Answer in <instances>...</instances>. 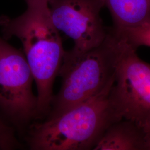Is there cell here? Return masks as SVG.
I'll list each match as a JSON object with an SVG mask.
<instances>
[{
  "label": "cell",
  "mask_w": 150,
  "mask_h": 150,
  "mask_svg": "<svg viewBox=\"0 0 150 150\" xmlns=\"http://www.w3.org/2000/svg\"><path fill=\"white\" fill-rule=\"evenodd\" d=\"M27 8L15 18L0 16L2 38L15 36L23 52L38 89V117L48 114L54 97L53 85L62 64L65 51L59 31L52 21L49 0H25Z\"/></svg>",
  "instance_id": "6da1fadb"
},
{
  "label": "cell",
  "mask_w": 150,
  "mask_h": 150,
  "mask_svg": "<svg viewBox=\"0 0 150 150\" xmlns=\"http://www.w3.org/2000/svg\"><path fill=\"white\" fill-rule=\"evenodd\" d=\"M112 86L59 115L32 125L26 139L30 149H93L107 128L122 119L111 95Z\"/></svg>",
  "instance_id": "7a4b0ae2"
},
{
  "label": "cell",
  "mask_w": 150,
  "mask_h": 150,
  "mask_svg": "<svg viewBox=\"0 0 150 150\" xmlns=\"http://www.w3.org/2000/svg\"><path fill=\"white\" fill-rule=\"evenodd\" d=\"M127 46L110 27L105 39L96 47L79 54L65 51L58 75L62 85L54 95L48 117L59 115L112 86Z\"/></svg>",
  "instance_id": "3957f363"
},
{
  "label": "cell",
  "mask_w": 150,
  "mask_h": 150,
  "mask_svg": "<svg viewBox=\"0 0 150 150\" xmlns=\"http://www.w3.org/2000/svg\"><path fill=\"white\" fill-rule=\"evenodd\" d=\"M33 80L24 52L0 36V112L18 129L38 117Z\"/></svg>",
  "instance_id": "277c9868"
},
{
  "label": "cell",
  "mask_w": 150,
  "mask_h": 150,
  "mask_svg": "<svg viewBox=\"0 0 150 150\" xmlns=\"http://www.w3.org/2000/svg\"><path fill=\"white\" fill-rule=\"evenodd\" d=\"M122 118L150 134V64L141 59L128 43L111 90Z\"/></svg>",
  "instance_id": "5b68a950"
},
{
  "label": "cell",
  "mask_w": 150,
  "mask_h": 150,
  "mask_svg": "<svg viewBox=\"0 0 150 150\" xmlns=\"http://www.w3.org/2000/svg\"><path fill=\"white\" fill-rule=\"evenodd\" d=\"M49 7L55 27L74 41L70 53L86 52L106 37L107 28L100 16L103 0H50Z\"/></svg>",
  "instance_id": "8992f818"
},
{
  "label": "cell",
  "mask_w": 150,
  "mask_h": 150,
  "mask_svg": "<svg viewBox=\"0 0 150 150\" xmlns=\"http://www.w3.org/2000/svg\"><path fill=\"white\" fill-rule=\"evenodd\" d=\"M146 138L143 129L122 118L107 128L93 150H146Z\"/></svg>",
  "instance_id": "52a82bcc"
},
{
  "label": "cell",
  "mask_w": 150,
  "mask_h": 150,
  "mask_svg": "<svg viewBox=\"0 0 150 150\" xmlns=\"http://www.w3.org/2000/svg\"><path fill=\"white\" fill-rule=\"evenodd\" d=\"M115 30L134 28L150 21V0H103Z\"/></svg>",
  "instance_id": "ba28073f"
},
{
  "label": "cell",
  "mask_w": 150,
  "mask_h": 150,
  "mask_svg": "<svg viewBox=\"0 0 150 150\" xmlns=\"http://www.w3.org/2000/svg\"><path fill=\"white\" fill-rule=\"evenodd\" d=\"M113 31L134 48L137 49L141 46L150 47V21L134 28Z\"/></svg>",
  "instance_id": "9c48e42d"
},
{
  "label": "cell",
  "mask_w": 150,
  "mask_h": 150,
  "mask_svg": "<svg viewBox=\"0 0 150 150\" xmlns=\"http://www.w3.org/2000/svg\"><path fill=\"white\" fill-rule=\"evenodd\" d=\"M21 147L14 129L0 118V150H13Z\"/></svg>",
  "instance_id": "30bf717a"
},
{
  "label": "cell",
  "mask_w": 150,
  "mask_h": 150,
  "mask_svg": "<svg viewBox=\"0 0 150 150\" xmlns=\"http://www.w3.org/2000/svg\"><path fill=\"white\" fill-rule=\"evenodd\" d=\"M146 150H150V134H147Z\"/></svg>",
  "instance_id": "8fae6325"
},
{
  "label": "cell",
  "mask_w": 150,
  "mask_h": 150,
  "mask_svg": "<svg viewBox=\"0 0 150 150\" xmlns=\"http://www.w3.org/2000/svg\"><path fill=\"white\" fill-rule=\"evenodd\" d=\"M49 1H50V0H49Z\"/></svg>",
  "instance_id": "7c38bea8"
}]
</instances>
